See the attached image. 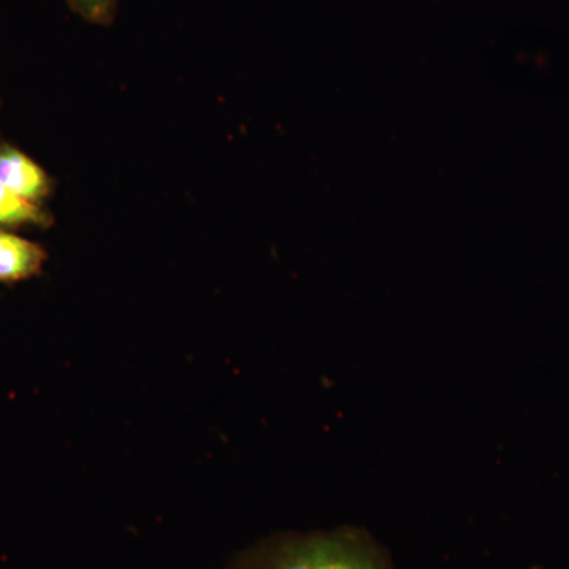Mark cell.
<instances>
[{
  "label": "cell",
  "mask_w": 569,
  "mask_h": 569,
  "mask_svg": "<svg viewBox=\"0 0 569 569\" xmlns=\"http://www.w3.org/2000/svg\"><path fill=\"white\" fill-rule=\"evenodd\" d=\"M71 2L89 20L100 21L110 13L114 0H71Z\"/></svg>",
  "instance_id": "5"
},
{
  "label": "cell",
  "mask_w": 569,
  "mask_h": 569,
  "mask_svg": "<svg viewBox=\"0 0 569 569\" xmlns=\"http://www.w3.org/2000/svg\"><path fill=\"white\" fill-rule=\"evenodd\" d=\"M44 260L39 246L0 231V282H14L36 274Z\"/></svg>",
  "instance_id": "3"
},
{
  "label": "cell",
  "mask_w": 569,
  "mask_h": 569,
  "mask_svg": "<svg viewBox=\"0 0 569 569\" xmlns=\"http://www.w3.org/2000/svg\"><path fill=\"white\" fill-rule=\"evenodd\" d=\"M40 209L33 204V201L26 200L0 183V224L40 222Z\"/></svg>",
  "instance_id": "4"
},
{
  "label": "cell",
  "mask_w": 569,
  "mask_h": 569,
  "mask_svg": "<svg viewBox=\"0 0 569 569\" xmlns=\"http://www.w3.org/2000/svg\"><path fill=\"white\" fill-rule=\"evenodd\" d=\"M231 569H389L380 548L366 533L283 535L254 546Z\"/></svg>",
  "instance_id": "1"
},
{
  "label": "cell",
  "mask_w": 569,
  "mask_h": 569,
  "mask_svg": "<svg viewBox=\"0 0 569 569\" xmlns=\"http://www.w3.org/2000/svg\"><path fill=\"white\" fill-rule=\"evenodd\" d=\"M0 183L29 201L39 200L48 190L47 174L17 149H0Z\"/></svg>",
  "instance_id": "2"
}]
</instances>
